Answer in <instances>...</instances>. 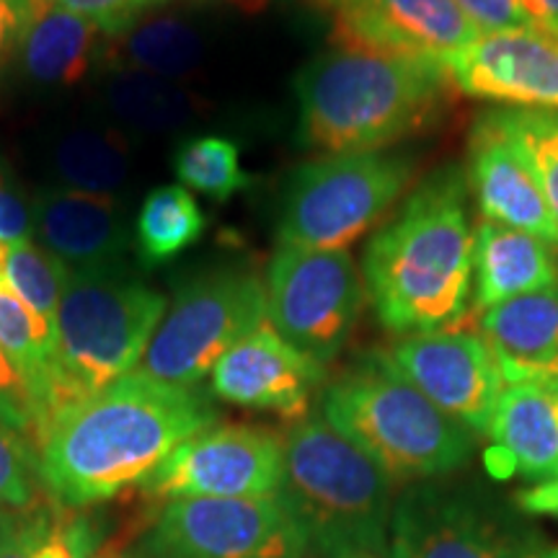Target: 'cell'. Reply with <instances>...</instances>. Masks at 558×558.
Segmentation results:
<instances>
[{"label":"cell","mask_w":558,"mask_h":558,"mask_svg":"<svg viewBox=\"0 0 558 558\" xmlns=\"http://www.w3.org/2000/svg\"><path fill=\"white\" fill-rule=\"evenodd\" d=\"M215 422L194 388L135 369L50 418L37 448L41 488L65 509L104 505L143 486L181 442Z\"/></svg>","instance_id":"6da1fadb"},{"label":"cell","mask_w":558,"mask_h":558,"mask_svg":"<svg viewBox=\"0 0 558 558\" xmlns=\"http://www.w3.org/2000/svg\"><path fill=\"white\" fill-rule=\"evenodd\" d=\"M473 251L463 173L445 169L418 184L365 248L362 282L383 329L414 337L463 324L473 298Z\"/></svg>","instance_id":"7a4b0ae2"},{"label":"cell","mask_w":558,"mask_h":558,"mask_svg":"<svg viewBox=\"0 0 558 558\" xmlns=\"http://www.w3.org/2000/svg\"><path fill=\"white\" fill-rule=\"evenodd\" d=\"M450 83L435 60L333 47L295 81L300 137L329 156L383 150L435 120Z\"/></svg>","instance_id":"3957f363"},{"label":"cell","mask_w":558,"mask_h":558,"mask_svg":"<svg viewBox=\"0 0 558 558\" xmlns=\"http://www.w3.org/2000/svg\"><path fill=\"white\" fill-rule=\"evenodd\" d=\"M279 497L305 527L311 550L326 558L388 556L393 478L326 422L305 416L282 437Z\"/></svg>","instance_id":"277c9868"},{"label":"cell","mask_w":558,"mask_h":558,"mask_svg":"<svg viewBox=\"0 0 558 558\" xmlns=\"http://www.w3.org/2000/svg\"><path fill=\"white\" fill-rule=\"evenodd\" d=\"M320 416L365 450L393 484L448 476L473 452L471 432L403 380L380 352L326 386Z\"/></svg>","instance_id":"5b68a950"},{"label":"cell","mask_w":558,"mask_h":558,"mask_svg":"<svg viewBox=\"0 0 558 558\" xmlns=\"http://www.w3.org/2000/svg\"><path fill=\"white\" fill-rule=\"evenodd\" d=\"M166 308L169 300L124 277L122 269L70 271L54 320L58 344L47 390V424L62 409L135 373Z\"/></svg>","instance_id":"8992f818"},{"label":"cell","mask_w":558,"mask_h":558,"mask_svg":"<svg viewBox=\"0 0 558 558\" xmlns=\"http://www.w3.org/2000/svg\"><path fill=\"white\" fill-rule=\"evenodd\" d=\"M411 179V160L386 150L337 153L300 166L282 197L279 246H352L396 205Z\"/></svg>","instance_id":"52a82bcc"},{"label":"cell","mask_w":558,"mask_h":558,"mask_svg":"<svg viewBox=\"0 0 558 558\" xmlns=\"http://www.w3.org/2000/svg\"><path fill=\"white\" fill-rule=\"evenodd\" d=\"M267 320V288L256 275L222 269L177 292L148 344L140 373L194 388L230 347Z\"/></svg>","instance_id":"ba28073f"},{"label":"cell","mask_w":558,"mask_h":558,"mask_svg":"<svg viewBox=\"0 0 558 558\" xmlns=\"http://www.w3.org/2000/svg\"><path fill=\"white\" fill-rule=\"evenodd\" d=\"M541 533L486 492L418 481L393 501L390 558H527Z\"/></svg>","instance_id":"9c48e42d"},{"label":"cell","mask_w":558,"mask_h":558,"mask_svg":"<svg viewBox=\"0 0 558 558\" xmlns=\"http://www.w3.org/2000/svg\"><path fill=\"white\" fill-rule=\"evenodd\" d=\"M264 288L267 324L320 367L339 357L365 305V282L347 248L277 246Z\"/></svg>","instance_id":"30bf717a"},{"label":"cell","mask_w":558,"mask_h":558,"mask_svg":"<svg viewBox=\"0 0 558 558\" xmlns=\"http://www.w3.org/2000/svg\"><path fill=\"white\" fill-rule=\"evenodd\" d=\"M311 541L279 494L166 501L137 558H305Z\"/></svg>","instance_id":"8fae6325"},{"label":"cell","mask_w":558,"mask_h":558,"mask_svg":"<svg viewBox=\"0 0 558 558\" xmlns=\"http://www.w3.org/2000/svg\"><path fill=\"white\" fill-rule=\"evenodd\" d=\"M282 437L248 424H213L181 442L145 481L148 499H254L282 488Z\"/></svg>","instance_id":"7c38bea8"},{"label":"cell","mask_w":558,"mask_h":558,"mask_svg":"<svg viewBox=\"0 0 558 558\" xmlns=\"http://www.w3.org/2000/svg\"><path fill=\"white\" fill-rule=\"evenodd\" d=\"M403 380L471 435L486 437L505 390L497 354L481 331L445 329L403 337L380 352Z\"/></svg>","instance_id":"4fadbf2b"},{"label":"cell","mask_w":558,"mask_h":558,"mask_svg":"<svg viewBox=\"0 0 558 558\" xmlns=\"http://www.w3.org/2000/svg\"><path fill=\"white\" fill-rule=\"evenodd\" d=\"M478 34L456 0H339L333 5V47L445 65Z\"/></svg>","instance_id":"5bb4252c"},{"label":"cell","mask_w":558,"mask_h":558,"mask_svg":"<svg viewBox=\"0 0 558 558\" xmlns=\"http://www.w3.org/2000/svg\"><path fill=\"white\" fill-rule=\"evenodd\" d=\"M445 70L476 99L558 111V39L538 29L478 34L445 62Z\"/></svg>","instance_id":"9a60e30c"},{"label":"cell","mask_w":558,"mask_h":558,"mask_svg":"<svg viewBox=\"0 0 558 558\" xmlns=\"http://www.w3.org/2000/svg\"><path fill=\"white\" fill-rule=\"evenodd\" d=\"M324 369L264 320L215 362L209 383L213 393L233 407L271 411L300 422L308 416L311 396L324 383Z\"/></svg>","instance_id":"2e32d148"},{"label":"cell","mask_w":558,"mask_h":558,"mask_svg":"<svg viewBox=\"0 0 558 558\" xmlns=\"http://www.w3.org/2000/svg\"><path fill=\"white\" fill-rule=\"evenodd\" d=\"M471 190L484 220L522 230L550 248H558V222L546 194L518 145L488 114L471 132Z\"/></svg>","instance_id":"e0dca14e"},{"label":"cell","mask_w":558,"mask_h":558,"mask_svg":"<svg viewBox=\"0 0 558 558\" xmlns=\"http://www.w3.org/2000/svg\"><path fill=\"white\" fill-rule=\"evenodd\" d=\"M39 246L70 271L120 269L130 246L124 209L114 194H88L47 186L32 202Z\"/></svg>","instance_id":"ac0fdd59"},{"label":"cell","mask_w":558,"mask_h":558,"mask_svg":"<svg viewBox=\"0 0 558 558\" xmlns=\"http://www.w3.org/2000/svg\"><path fill=\"white\" fill-rule=\"evenodd\" d=\"M486 437V469L497 478H558V396L543 383H509Z\"/></svg>","instance_id":"d6986e66"},{"label":"cell","mask_w":558,"mask_h":558,"mask_svg":"<svg viewBox=\"0 0 558 558\" xmlns=\"http://www.w3.org/2000/svg\"><path fill=\"white\" fill-rule=\"evenodd\" d=\"M478 326L505 386L541 380L558 365V284L494 305L481 313Z\"/></svg>","instance_id":"ffe728a7"},{"label":"cell","mask_w":558,"mask_h":558,"mask_svg":"<svg viewBox=\"0 0 558 558\" xmlns=\"http://www.w3.org/2000/svg\"><path fill=\"white\" fill-rule=\"evenodd\" d=\"M473 271V308L478 311L558 284V264L548 243L492 220H481L476 228Z\"/></svg>","instance_id":"44dd1931"},{"label":"cell","mask_w":558,"mask_h":558,"mask_svg":"<svg viewBox=\"0 0 558 558\" xmlns=\"http://www.w3.org/2000/svg\"><path fill=\"white\" fill-rule=\"evenodd\" d=\"M101 32L54 0H32L19 41L24 75L41 86H75L99 58Z\"/></svg>","instance_id":"7402d4cb"},{"label":"cell","mask_w":558,"mask_h":558,"mask_svg":"<svg viewBox=\"0 0 558 558\" xmlns=\"http://www.w3.org/2000/svg\"><path fill=\"white\" fill-rule=\"evenodd\" d=\"M114 39L117 45L109 50V60L117 70L177 81L190 75L202 62L199 34L177 16L137 19Z\"/></svg>","instance_id":"603a6c76"},{"label":"cell","mask_w":558,"mask_h":558,"mask_svg":"<svg viewBox=\"0 0 558 558\" xmlns=\"http://www.w3.org/2000/svg\"><path fill=\"white\" fill-rule=\"evenodd\" d=\"M104 101L114 120L132 132L160 135L190 122L197 109L194 96L173 81L117 70L104 88Z\"/></svg>","instance_id":"cb8c5ba5"},{"label":"cell","mask_w":558,"mask_h":558,"mask_svg":"<svg viewBox=\"0 0 558 558\" xmlns=\"http://www.w3.org/2000/svg\"><path fill=\"white\" fill-rule=\"evenodd\" d=\"M130 145L114 130H75L54 145L52 169L60 186L111 194L130 177Z\"/></svg>","instance_id":"d4e9b609"},{"label":"cell","mask_w":558,"mask_h":558,"mask_svg":"<svg viewBox=\"0 0 558 558\" xmlns=\"http://www.w3.org/2000/svg\"><path fill=\"white\" fill-rule=\"evenodd\" d=\"M207 228L197 199L181 184L153 190L140 207L135 222V246L140 262L148 267L171 262L181 251L194 246Z\"/></svg>","instance_id":"484cf974"},{"label":"cell","mask_w":558,"mask_h":558,"mask_svg":"<svg viewBox=\"0 0 558 558\" xmlns=\"http://www.w3.org/2000/svg\"><path fill=\"white\" fill-rule=\"evenodd\" d=\"M54 344H58L54 326L39 318L9 284L0 282V347L29 378L45 403V414L54 367Z\"/></svg>","instance_id":"4316f807"},{"label":"cell","mask_w":558,"mask_h":558,"mask_svg":"<svg viewBox=\"0 0 558 558\" xmlns=\"http://www.w3.org/2000/svg\"><path fill=\"white\" fill-rule=\"evenodd\" d=\"M173 171L184 190H194L215 202H228L251 184L248 173L241 169L239 145L218 135L194 137L179 145Z\"/></svg>","instance_id":"83f0119b"},{"label":"cell","mask_w":558,"mask_h":558,"mask_svg":"<svg viewBox=\"0 0 558 558\" xmlns=\"http://www.w3.org/2000/svg\"><path fill=\"white\" fill-rule=\"evenodd\" d=\"M492 117L527 160L558 222V111L509 107Z\"/></svg>","instance_id":"f1b7e54d"},{"label":"cell","mask_w":558,"mask_h":558,"mask_svg":"<svg viewBox=\"0 0 558 558\" xmlns=\"http://www.w3.org/2000/svg\"><path fill=\"white\" fill-rule=\"evenodd\" d=\"M68 282L70 269L50 251L34 241L11 243L5 284L50 326L58 320L60 300L65 295Z\"/></svg>","instance_id":"f546056e"},{"label":"cell","mask_w":558,"mask_h":558,"mask_svg":"<svg viewBox=\"0 0 558 558\" xmlns=\"http://www.w3.org/2000/svg\"><path fill=\"white\" fill-rule=\"evenodd\" d=\"M78 530L60 518V507L13 512L0 535V558H86Z\"/></svg>","instance_id":"4dcf8cb0"},{"label":"cell","mask_w":558,"mask_h":558,"mask_svg":"<svg viewBox=\"0 0 558 558\" xmlns=\"http://www.w3.org/2000/svg\"><path fill=\"white\" fill-rule=\"evenodd\" d=\"M41 492L37 448L16 432L0 427V505L26 512L39 507Z\"/></svg>","instance_id":"1f68e13d"},{"label":"cell","mask_w":558,"mask_h":558,"mask_svg":"<svg viewBox=\"0 0 558 558\" xmlns=\"http://www.w3.org/2000/svg\"><path fill=\"white\" fill-rule=\"evenodd\" d=\"M0 427L16 432L34 448H39L47 427L45 403L3 347H0Z\"/></svg>","instance_id":"d6a6232c"},{"label":"cell","mask_w":558,"mask_h":558,"mask_svg":"<svg viewBox=\"0 0 558 558\" xmlns=\"http://www.w3.org/2000/svg\"><path fill=\"white\" fill-rule=\"evenodd\" d=\"M75 16L90 21L101 34L120 37L140 19V13L163 0H54Z\"/></svg>","instance_id":"836d02e7"},{"label":"cell","mask_w":558,"mask_h":558,"mask_svg":"<svg viewBox=\"0 0 558 558\" xmlns=\"http://www.w3.org/2000/svg\"><path fill=\"white\" fill-rule=\"evenodd\" d=\"M456 5L481 34L533 29L520 0H456Z\"/></svg>","instance_id":"e575fe53"},{"label":"cell","mask_w":558,"mask_h":558,"mask_svg":"<svg viewBox=\"0 0 558 558\" xmlns=\"http://www.w3.org/2000/svg\"><path fill=\"white\" fill-rule=\"evenodd\" d=\"M34 218L24 194L13 181L11 171L0 163V241L19 243L32 241Z\"/></svg>","instance_id":"d590c367"},{"label":"cell","mask_w":558,"mask_h":558,"mask_svg":"<svg viewBox=\"0 0 558 558\" xmlns=\"http://www.w3.org/2000/svg\"><path fill=\"white\" fill-rule=\"evenodd\" d=\"M32 0H0V70L19 50Z\"/></svg>","instance_id":"8d00e7d4"},{"label":"cell","mask_w":558,"mask_h":558,"mask_svg":"<svg viewBox=\"0 0 558 558\" xmlns=\"http://www.w3.org/2000/svg\"><path fill=\"white\" fill-rule=\"evenodd\" d=\"M518 507L525 514H548L558 518V478L538 484L518 494Z\"/></svg>","instance_id":"74e56055"},{"label":"cell","mask_w":558,"mask_h":558,"mask_svg":"<svg viewBox=\"0 0 558 558\" xmlns=\"http://www.w3.org/2000/svg\"><path fill=\"white\" fill-rule=\"evenodd\" d=\"M520 5L533 29L558 39V0H520Z\"/></svg>","instance_id":"f35d334b"},{"label":"cell","mask_w":558,"mask_h":558,"mask_svg":"<svg viewBox=\"0 0 558 558\" xmlns=\"http://www.w3.org/2000/svg\"><path fill=\"white\" fill-rule=\"evenodd\" d=\"M226 3H230L233 9H239L243 13H262L271 9L275 3H279V0H226Z\"/></svg>","instance_id":"ab89813d"},{"label":"cell","mask_w":558,"mask_h":558,"mask_svg":"<svg viewBox=\"0 0 558 558\" xmlns=\"http://www.w3.org/2000/svg\"><path fill=\"white\" fill-rule=\"evenodd\" d=\"M535 383H543V386L550 388V390H554V393L558 396V365H556L554 369H550V373L543 375L541 380H535Z\"/></svg>","instance_id":"60d3db41"},{"label":"cell","mask_w":558,"mask_h":558,"mask_svg":"<svg viewBox=\"0 0 558 558\" xmlns=\"http://www.w3.org/2000/svg\"><path fill=\"white\" fill-rule=\"evenodd\" d=\"M9 251H11V243L0 241V282H5V264H9Z\"/></svg>","instance_id":"b9f144b4"},{"label":"cell","mask_w":558,"mask_h":558,"mask_svg":"<svg viewBox=\"0 0 558 558\" xmlns=\"http://www.w3.org/2000/svg\"><path fill=\"white\" fill-rule=\"evenodd\" d=\"M527 558H558V548L556 546H546V543H543V546L535 548Z\"/></svg>","instance_id":"7bdbcfd3"},{"label":"cell","mask_w":558,"mask_h":558,"mask_svg":"<svg viewBox=\"0 0 558 558\" xmlns=\"http://www.w3.org/2000/svg\"><path fill=\"white\" fill-rule=\"evenodd\" d=\"M13 512H16V509H9L5 505H0V535H3V530L9 527Z\"/></svg>","instance_id":"ee69618b"},{"label":"cell","mask_w":558,"mask_h":558,"mask_svg":"<svg viewBox=\"0 0 558 558\" xmlns=\"http://www.w3.org/2000/svg\"><path fill=\"white\" fill-rule=\"evenodd\" d=\"M339 558H383V556H375V554H349V556H339Z\"/></svg>","instance_id":"f6af8a7d"},{"label":"cell","mask_w":558,"mask_h":558,"mask_svg":"<svg viewBox=\"0 0 558 558\" xmlns=\"http://www.w3.org/2000/svg\"><path fill=\"white\" fill-rule=\"evenodd\" d=\"M318 3H320V5H326V9H331V11H333V5H337L339 0H318Z\"/></svg>","instance_id":"bcb514c9"},{"label":"cell","mask_w":558,"mask_h":558,"mask_svg":"<svg viewBox=\"0 0 558 558\" xmlns=\"http://www.w3.org/2000/svg\"><path fill=\"white\" fill-rule=\"evenodd\" d=\"M94 558H132V556H122L120 554V556H94Z\"/></svg>","instance_id":"7dc6e473"}]
</instances>
